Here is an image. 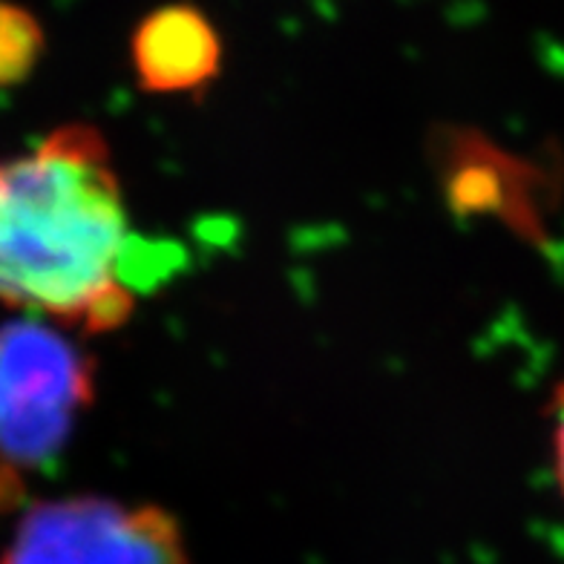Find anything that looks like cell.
<instances>
[{
    "label": "cell",
    "instance_id": "obj_5",
    "mask_svg": "<svg viewBox=\"0 0 564 564\" xmlns=\"http://www.w3.org/2000/svg\"><path fill=\"white\" fill-rule=\"evenodd\" d=\"M44 50V32L23 9L0 3V87L23 82Z\"/></svg>",
    "mask_w": 564,
    "mask_h": 564
},
{
    "label": "cell",
    "instance_id": "obj_1",
    "mask_svg": "<svg viewBox=\"0 0 564 564\" xmlns=\"http://www.w3.org/2000/svg\"><path fill=\"white\" fill-rule=\"evenodd\" d=\"M135 242L107 139L64 124L0 159V305L82 335L135 308Z\"/></svg>",
    "mask_w": 564,
    "mask_h": 564
},
{
    "label": "cell",
    "instance_id": "obj_6",
    "mask_svg": "<svg viewBox=\"0 0 564 564\" xmlns=\"http://www.w3.org/2000/svg\"><path fill=\"white\" fill-rule=\"evenodd\" d=\"M544 412L550 423V467H553L558 496L564 498V380L553 389Z\"/></svg>",
    "mask_w": 564,
    "mask_h": 564
},
{
    "label": "cell",
    "instance_id": "obj_3",
    "mask_svg": "<svg viewBox=\"0 0 564 564\" xmlns=\"http://www.w3.org/2000/svg\"><path fill=\"white\" fill-rule=\"evenodd\" d=\"M0 564H191V550L164 507L67 496L23 510Z\"/></svg>",
    "mask_w": 564,
    "mask_h": 564
},
{
    "label": "cell",
    "instance_id": "obj_4",
    "mask_svg": "<svg viewBox=\"0 0 564 564\" xmlns=\"http://www.w3.org/2000/svg\"><path fill=\"white\" fill-rule=\"evenodd\" d=\"M130 61L144 93H199L223 67V37L199 7L167 3L141 18L130 37Z\"/></svg>",
    "mask_w": 564,
    "mask_h": 564
},
{
    "label": "cell",
    "instance_id": "obj_2",
    "mask_svg": "<svg viewBox=\"0 0 564 564\" xmlns=\"http://www.w3.org/2000/svg\"><path fill=\"white\" fill-rule=\"evenodd\" d=\"M96 398V360L58 326L35 317L0 326V507L21 476L64 449Z\"/></svg>",
    "mask_w": 564,
    "mask_h": 564
}]
</instances>
